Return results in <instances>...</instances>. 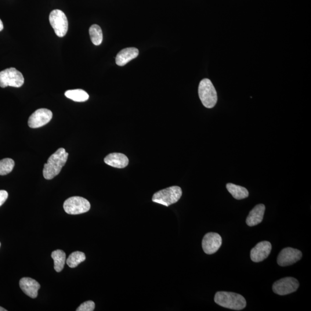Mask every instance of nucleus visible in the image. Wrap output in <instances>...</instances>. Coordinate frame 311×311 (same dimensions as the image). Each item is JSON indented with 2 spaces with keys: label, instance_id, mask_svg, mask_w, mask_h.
Listing matches in <instances>:
<instances>
[{
  "label": "nucleus",
  "instance_id": "412c9836",
  "mask_svg": "<svg viewBox=\"0 0 311 311\" xmlns=\"http://www.w3.org/2000/svg\"><path fill=\"white\" fill-rule=\"evenodd\" d=\"M85 259L86 257L84 253L80 251H76L72 253L70 256H69L67 260V263L71 268H75V267H77L79 264L84 262Z\"/></svg>",
  "mask_w": 311,
  "mask_h": 311
},
{
  "label": "nucleus",
  "instance_id": "2eb2a0df",
  "mask_svg": "<svg viewBox=\"0 0 311 311\" xmlns=\"http://www.w3.org/2000/svg\"><path fill=\"white\" fill-rule=\"evenodd\" d=\"M139 50L135 48H129L123 49L119 52L115 59V62L119 67L125 66L139 56Z\"/></svg>",
  "mask_w": 311,
  "mask_h": 311
},
{
  "label": "nucleus",
  "instance_id": "1a4fd4ad",
  "mask_svg": "<svg viewBox=\"0 0 311 311\" xmlns=\"http://www.w3.org/2000/svg\"><path fill=\"white\" fill-rule=\"evenodd\" d=\"M53 118L52 111L40 108L35 111L28 119V125L31 128H39L48 124Z\"/></svg>",
  "mask_w": 311,
  "mask_h": 311
},
{
  "label": "nucleus",
  "instance_id": "5701e85b",
  "mask_svg": "<svg viewBox=\"0 0 311 311\" xmlns=\"http://www.w3.org/2000/svg\"><path fill=\"white\" fill-rule=\"evenodd\" d=\"M95 304L91 300L89 301L85 302L84 303L81 304L80 306H79L78 309L77 311H93L95 310Z\"/></svg>",
  "mask_w": 311,
  "mask_h": 311
},
{
  "label": "nucleus",
  "instance_id": "dca6fc26",
  "mask_svg": "<svg viewBox=\"0 0 311 311\" xmlns=\"http://www.w3.org/2000/svg\"><path fill=\"white\" fill-rule=\"evenodd\" d=\"M265 206L263 204H259L255 206L252 211L249 212L246 219V223L249 227H254L258 225L263 219L265 212Z\"/></svg>",
  "mask_w": 311,
  "mask_h": 311
},
{
  "label": "nucleus",
  "instance_id": "20e7f679",
  "mask_svg": "<svg viewBox=\"0 0 311 311\" xmlns=\"http://www.w3.org/2000/svg\"><path fill=\"white\" fill-rule=\"evenodd\" d=\"M182 195V190L179 186H172L158 191L153 195V201L155 203L169 207L176 203Z\"/></svg>",
  "mask_w": 311,
  "mask_h": 311
},
{
  "label": "nucleus",
  "instance_id": "f3484780",
  "mask_svg": "<svg viewBox=\"0 0 311 311\" xmlns=\"http://www.w3.org/2000/svg\"><path fill=\"white\" fill-rule=\"evenodd\" d=\"M226 187L228 191L236 200H243L248 197V191L245 187L233 183H228Z\"/></svg>",
  "mask_w": 311,
  "mask_h": 311
},
{
  "label": "nucleus",
  "instance_id": "f8f14e48",
  "mask_svg": "<svg viewBox=\"0 0 311 311\" xmlns=\"http://www.w3.org/2000/svg\"><path fill=\"white\" fill-rule=\"evenodd\" d=\"M272 244L269 241H263L260 242L253 248L251 251V259L253 262H260L265 260L272 251Z\"/></svg>",
  "mask_w": 311,
  "mask_h": 311
},
{
  "label": "nucleus",
  "instance_id": "ddd939ff",
  "mask_svg": "<svg viewBox=\"0 0 311 311\" xmlns=\"http://www.w3.org/2000/svg\"><path fill=\"white\" fill-rule=\"evenodd\" d=\"M20 287L25 294L32 299L37 298L41 285L32 278L24 277L20 280Z\"/></svg>",
  "mask_w": 311,
  "mask_h": 311
},
{
  "label": "nucleus",
  "instance_id": "a878e982",
  "mask_svg": "<svg viewBox=\"0 0 311 311\" xmlns=\"http://www.w3.org/2000/svg\"><path fill=\"white\" fill-rule=\"evenodd\" d=\"M7 310L5 309L2 308V307H0V311H6Z\"/></svg>",
  "mask_w": 311,
  "mask_h": 311
},
{
  "label": "nucleus",
  "instance_id": "393cba45",
  "mask_svg": "<svg viewBox=\"0 0 311 311\" xmlns=\"http://www.w3.org/2000/svg\"><path fill=\"white\" fill-rule=\"evenodd\" d=\"M3 26L2 21L1 19H0V31H1L3 30Z\"/></svg>",
  "mask_w": 311,
  "mask_h": 311
},
{
  "label": "nucleus",
  "instance_id": "b1692460",
  "mask_svg": "<svg viewBox=\"0 0 311 311\" xmlns=\"http://www.w3.org/2000/svg\"><path fill=\"white\" fill-rule=\"evenodd\" d=\"M8 197V193L5 190H0V207L6 201Z\"/></svg>",
  "mask_w": 311,
  "mask_h": 311
},
{
  "label": "nucleus",
  "instance_id": "6ab92c4d",
  "mask_svg": "<svg viewBox=\"0 0 311 311\" xmlns=\"http://www.w3.org/2000/svg\"><path fill=\"white\" fill-rule=\"evenodd\" d=\"M65 95L68 98L77 102H84L89 99L88 94L80 89L68 90L65 92Z\"/></svg>",
  "mask_w": 311,
  "mask_h": 311
},
{
  "label": "nucleus",
  "instance_id": "9d476101",
  "mask_svg": "<svg viewBox=\"0 0 311 311\" xmlns=\"http://www.w3.org/2000/svg\"><path fill=\"white\" fill-rule=\"evenodd\" d=\"M302 255V252L298 249L285 248L278 255L277 263L281 266H290L301 259Z\"/></svg>",
  "mask_w": 311,
  "mask_h": 311
},
{
  "label": "nucleus",
  "instance_id": "6e6552de",
  "mask_svg": "<svg viewBox=\"0 0 311 311\" xmlns=\"http://www.w3.org/2000/svg\"><path fill=\"white\" fill-rule=\"evenodd\" d=\"M299 287V283L296 278L285 277L275 282L273 285V291L275 294L284 296L296 292Z\"/></svg>",
  "mask_w": 311,
  "mask_h": 311
},
{
  "label": "nucleus",
  "instance_id": "0eeeda50",
  "mask_svg": "<svg viewBox=\"0 0 311 311\" xmlns=\"http://www.w3.org/2000/svg\"><path fill=\"white\" fill-rule=\"evenodd\" d=\"M50 23L58 37L62 38L67 34L68 30L67 17L62 10H53L50 14Z\"/></svg>",
  "mask_w": 311,
  "mask_h": 311
},
{
  "label": "nucleus",
  "instance_id": "4be33fe9",
  "mask_svg": "<svg viewBox=\"0 0 311 311\" xmlns=\"http://www.w3.org/2000/svg\"><path fill=\"white\" fill-rule=\"evenodd\" d=\"M14 162L11 158H6L0 160V175H6L12 171Z\"/></svg>",
  "mask_w": 311,
  "mask_h": 311
},
{
  "label": "nucleus",
  "instance_id": "aec40b11",
  "mask_svg": "<svg viewBox=\"0 0 311 311\" xmlns=\"http://www.w3.org/2000/svg\"><path fill=\"white\" fill-rule=\"evenodd\" d=\"M89 35L93 44L99 46L103 41V32L100 27L97 24H93L89 28Z\"/></svg>",
  "mask_w": 311,
  "mask_h": 311
},
{
  "label": "nucleus",
  "instance_id": "423d86ee",
  "mask_svg": "<svg viewBox=\"0 0 311 311\" xmlns=\"http://www.w3.org/2000/svg\"><path fill=\"white\" fill-rule=\"evenodd\" d=\"M91 208V204L85 198L81 197H72L67 199L64 204L65 212L69 215H77L87 212Z\"/></svg>",
  "mask_w": 311,
  "mask_h": 311
},
{
  "label": "nucleus",
  "instance_id": "7ed1b4c3",
  "mask_svg": "<svg viewBox=\"0 0 311 311\" xmlns=\"http://www.w3.org/2000/svg\"><path fill=\"white\" fill-rule=\"evenodd\" d=\"M198 94L202 104L205 107L212 108L218 102V94L214 85L209 79H202L199 85Z\"/></svg>",
  "mask_w": 311,
  "mask_h": 311
},
{
  "label": "nucleus",
  "instance_id": "4468645a",
  "mask_svg": "<svg viewBox=\"0 0 311 311\" xmlns=\"http://www.w3.org/2000/svg\"><path fill=\"white\" fill-rule=\"evenodd\" d=\"M104 161L107 165L117 168H124L129 164L128 157L121 153H113L108 155L104 158Z\"/></svg>",
  "mask_w": 311,
  "mask_h": 311
},
{
  "label": "nucleus",
  "instance_id": "f257e3e1",
  "mask_svg": "<svg viewBox=\"0 0 311 311\" xmlns=\"http://www.w3.org/2000/svg\"><path fill=\"white\" fill-rule=\"evenodd\" d=\"M68 155L64 148H61L50 156L43 170V175L46 179L51 180L59 174L66 164Z\"/></svg>",
  "mask_w": 311,
  "mask_h": 311
},
{
  "label": "nucleus",
  "instance_id": "a211bd4d",
  "mask_svg": "<svg viewBox=\"0 0 311 311\" xmlns=\"http://www.w3.org/2000/svg\"><path fill=\"white\" fill-rule=\"evenodd\" d=\"M52 257L54 262V269L57 272H61L66 262V254L61 249H57L52 252Z\"/></svg>",
  "mask_w": 311,
  "mask_h": 311
},
{
  "label": "nucleus",
  "instance_id": "39448f33",
  "mask_svg": "<svg viewBox=\"0 0 311 311\" xmlns=\"http://www.w3.org/2000/svg\"><path fill=\"white\" fill-rule=\"evenodd\" d=\"M24 82L22 74L16 69L10 68L0 72V86L5 88L7 86L19 88Z\"/></svg>",
  "mask_w": 311,
  "mask_h": 311
},
{
  "label": "nucleus",
  "instance_id": "bb28decb",
  "mask_svg": "<svg viewBox=\"0 0 311 311\" xmlns=\"http://www.w3.org/2000/svg\"><path fill=\"white\" fill-rule=\"evenodd\" d=\"M0 247H1V243H0Z\"/></svg>",
  "mask_w": 311,
  "mask_h": 311
},
{
  "label": "nucleus",
  "instance_id": "9b49d317",
  "mask_svg": "<svg viewBox=\"0 0 311 311\" xmlns=\"http://www.w3.org/2000/svg\"><path fill=\"white\" fill-rule=\"evenodd\" d=\"M222 238L217 233H209L205 235L202 242V246L206 254H215L222 246Z\"/></svg>",
  "mask_w": 311,
  "mask_h": 311
},
{
  "label": "nucleus",
  "instance_id": "f03ea898",
  "mask_svg": "<svg viewBox=\"0 0 311 311\" xmlns=\"http://www.w3.org/2000/svg\"><path fill=\"white\" fill-rule=\"evenodd\" d=\"M215 302L224 308L240 311L246 307V300L241 295L233 292L221 291L217 292Z\"/></svg>",
  "mask_w": 311,
  "mask_h": 311
}]
</instances>
